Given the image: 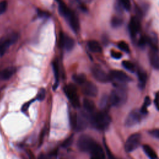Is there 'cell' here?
<instances>
[{"label":"cell","instance_id":"10","mask_svg":"<svg viewBox=\"0 0 159 159\" xmlns=\"http://www.w3.org/2000/svg\"><path fill=\"white\" fill-rule=\"evenodd\" d=\"M112 80L116 81L119 83H125L132 81V79L129 76L125 73L120 70H112L109 73Z\"/></svg>","mask_w":159,"mask_h":159},{"label":"cell","instance_id":"41","mask_svg":"<svg viewBox=\"0 0 159 159\" xmlns=\"http://www.w3.org/2000/svg\"><path fill=\"white\" fill-rule=\"evenodd\" d=\"M61 1H62V0H56V1H57V2H59Z\"/></svg>","mask_w":159,"mask_h":159},{"label":"cell","instance_id":"19","mask_svg":"<svg viewBox=\"0 0 159 159\" xmlns=\"http://www.w3.org/2000/svg\"><path fill=\"white\" fill-rule=\"evenodd\" d=\"M88 47L89 49L94 53H99L102 51L101 45L96 40H90L88 42Z\"/></svg>","mask_w":159,"mask_h":159},{"label":"cell","instance_id":"17","mask_svg":"<svg viewBox=\"0 0 159 159\" xmlns=\"http://www.w3.org/2000/svg\"><path fill=\"white\" fill-rule=\"evenodd\" d=\"M16 68L13 66L7 67L0 72V80H9L16 72Z\"/></svg>","mask_w":159,"mask_h":159},{"label":"cell","instance_id":"4","mask_svg":"<svg viewBox=\"0 0 159 159\" xmlns=\"http://www.w3.org/2000/svg\"><path fill=\"white\" fill-rule=\"evenodd\" d=\"M96 142L92 137L87 135H81L77 142V146L80 150L84 152H90Z\"/></svg>","mask_w":159,"mask_h":159},{"label":"cell","instance_id":"2","mask_svg":"<svg viewBox=\"0 0 159 159\" xmlns=\"http://www.w3.org/2000/svg\"><path fill=\"white\" fill-rule=\"evenodd\" d=\"M111 121V117L106 111L93 112L89 116V123L94 128L99 130L107 129Z\"/></svg>","mask_w":159,"mask_h":159},{"label":"cell","instance_id":"33","mask_svg":"<svg viewBox=\"0 0 159 159\" xmlns=\"http://www.w3.org/2000/svg\"><path fill=\"white\" fill-rule=\"evenodd\" d=\"M147 43H148V37H142L139 42V45L140 47H145Z\"/></svg>","mask_w":159,"mask_h":159},{"label":"cell","instance_id":"24","mask_svg":"<svg viewBox=\"0 0 159 159\" xmlns=\"http://www.w3.org/2000/svg\"><path fill=\"white\" fill-rule=\"evenodd\" d=\"M111 25L114 28L119 27L121 26L122 24H123V19L119 17H114L111 19Z\"/></svg>","mask_w":159,"mask_h":159},{"label":"cell","instance_id":"20","mask_svg":"<svg viewBox=\"0 0 159 159\" xmlns=\"http://www.w3.org/2000/svg\"><path fill=\"white\" fill-rule=\"evenodd\" d=\"M83 107L88 113L91 114L94 112V111L95 109V105L93 101L89 99H84L83 100Z\"/></svg>","mask_w":159,"mask_h":159},{"label":"cell","instance_id":"29","mask_svg":"<svg viewBox=\"0 0 159 159\" xmlns=\"http://www.w3.org/2000/svg\"><path fill=\"white\" fill-rule=\"evenodd\" d=\"M70 124L71 127L73 129L76 128V123H77V114L76 113H73L70 115Z\"/></svg>","mask_w":159,"mask_h":159},{"label":"cell","instance_id":"21","mask_svg":"<svg viewBox=\"0 0 159 159\" xmlns=\"http://www.w3.org/2000/svg\"><path fill=\"white\" fill-rule=\"evenodd\" d=\"M143 150L145 153V154L147 155V157H149L150 158L154 159L157 158L156 152L153 150V148L150 146L148 145H143Z\"/></svg>","mask_w":159,"mask_h":159},{"label":"cell","instance_id":"27","mask_svg":"<svg viewBox=\"0 0 159 159\" xmlns=\"http://www.w3.org/2000/svg\"><path fill=\"white\" fill-rule=\"evenodd\" d=\"M118 47L122 51H124L125 53H129L130 48L127 43L125 42L121 41L118 43Z\"/></svg>","mask_w":159,"mask_h":159},{"label":"cell","instance_id":"34","mask_svg":"<svg viewBox=\"0 0 159 159\" xmlns=\"http://www.w3.org/2000/svg\"><path fill=\"white\" fill-rule=\"evenodd\" d=\"M73 136H70L69 137H68L62 143V146L63 147H68L69 146L71 145V144L73 142Z\"/></svg>","mask_w":159,"mask_h":159},{"label":"cell","instance_id":"3","mask_svg":"<svg viewBox=\"0 0 159 159\" xmlns=\"http://www.w3.org/2000/svg\"><path fill=\"white\" fill-rule=\"evenodd\" d=\"M58 11L61 16L64 17L66 20L72 30L74 32H77L80 29V23L75 13L66 5L63 0L58 2Z\"/></svg>","mask_w":159,"mask_h":159},{"label":"cell","instance_id":"14","mask_svg":"<svg viewBox=\"0 0 159 159\" xmlns=\"http://www.w3.org/2000/svg\"><path fill=\"white\" fill-rule=\"evenodd\" d=\"M60 45L63 47L67 51L71 50L75 46L74 40L68 35H65L63 34L61 35L60 39Z\"/></svg>","mask_w":159,"mask_h":159},{"label":"cell","instance_id":"16","mask_svg":"<svg viewBox=\"0 0 159 159\" xmlns=\"http://www.w3.org/2000/svg\"><path fill=\"white\" fill-rule=\"evenodd\" d=\"M140 29V23L135 17H132L129 24V30L132 37H135Z\"/></svg>","mask_w":159,"mask_h":159},{"label":"cell","instance_id":"6","mask_svg":"<svg viewBox=\"0 0 159 159\" xmlns=\"http://www.w3.org/2000/svg\"><path fill=\"white\" fill-rule=\"evenodd\" d=\"M141 141V135L138 133L133 134L127 139L124 148L127 152H131L135 150L140 145Z\"/></svg>","mask_w":159,"mask_h":159},{"label":"cell","instance_id":"22","mask_svg":"<svg viewBox=\"0 0 159 159\" xmlns=\"http://www.w3.org/2000/svg\"><path fill=\"white\" fill-rule=\"evenodd\" d=\"M73 81L78 84L83 85L86 82V77L84 74H75L73 76Z\"/></svg>","mask_w":159,"mask_h":159},{"label":"cell","instance_id":"31","mask_svg":"<svg viewBox=\"0 0 159 159\" xmlns=\"http://www.w3.org/2000/svg\"><path fill=\"white\" fill-rule=\"evenodd\" d=\"M7 8V2L6 0L0 1V15L6 12Z\"/></svg>","mask_w":159,"mask_h":159},{"label":"cell","instance_id":"5","mask_svg":"<svg viewBox=\"0 0 159 159\" xmlns=\"http://www.w3.org/2000/svg\"><path fill=\"white\" fill-rule=\"evenodd\" d=\"M64 92L73 106L78 107L80 106V100L76 86L73 84H69L64 88Z\"/></svg>","mask_w":159,"mask_h":159},{"label":"cell","instance_id":"18","mask_svg":"<svg viewBox=\"0 0 159 159\" xmlns=\"http://www.w3.org/2000/svg\"><path fill=\"white\" fill-rule=\"evenodd\" d=\"M138 76V80H139V87L140 89H142L145 88V84L147 80V73L141 70H139L137 72Z\"/></svg>","mask_w":159,"mask_h":159},{"label":"cell","instance_id":"39","mask_svg":"<svg viewBox=\"0 0 159 159\" xmlns=\"http://www.w3.org/2000/svg\"><path fill=\"white\" fill-rule=\"evenodd\" d=\"M77 1H78V2L80 4H86L91 2L93 0H77Z\"/></svg>","mask_w":159,"mask_h":159},{"label":"cell","instance_id":"26","mask_svg":"<svg viewBox=\"0 0 159 159\" xmlns=\"http://www.w3.org/2000/svg\"><path fill=\"white\" fill-rule=\"evenodd\" d=\"M53 71H54V74H55V86L57 87L58 86V66L57 63L56 62H53Z\"/></svg>","mask_w":159,"mask_h":159},{"label":"cell","instance_id":"23","mask_svg":"<svg viewBox=\"0 0 159 159\" xmlns=\"http://www.w3.org/2000/svg\"><path fill=\"white\" fill-rule=\"evenodd\" d=\"M150 103H151L150 98L148 96H146L145 99H144L143 104V105H142V106L140 109V111L144 115H146L147 114V107L150 105Z\"/></svg>","mask_w":159,"mask_h":159},{"label":"cell","instance_id":"36","mask_svg":"<svg viewBox=\"0 0 159 159\" xmlns=\"http://www.w3.org/2000/svg\"><path fill=\"white\" fill-rule=\"evenodd\" d=\"M149 134L152 137L159 139V129H153L149 132Z\"/></svg>","mask_w":159,"mask_h":159},{"label":"cell","instance_id":"32","mask_svg":"<svg viewBox=\"0 0 159 159\" xmlns=\"http://www.w3.org/2000/svg\"><path fill=\"white\" fill-rule=\"evenodd\" d=\"M120 4L123 8L126 11H129L131 7L130 0H120Z\"/></svg>","mask_w":159,"mask_h":159},{"label":"cell","instance_id":"30","mask_svg":"<svg viewBox=\"0 0 159 159\" xmlns=\"http://www.w3.org/2000/svg\"><path fill=\"white\" fill-rule=\"evenodd\" d=\"M37 13L39 17H48L50 16V14L46 11H43L42 9H37Z\"/></svg>","mask_w":159,"mask_h":159},{"label":"cell","instance_id":"11","mask_svg":"<svg viewBox=\"0 0 159 159\" xmlns=\"http://www.w3.org/2000/svg\"><path fill=\"white\" fill-rule=\"evenodd\" d=\"M89 122V116L84 112H80L77 114V123L75 129L78 131L84 130Z\"/></svg>","mask_w":159,"mask_h":159},{"label":"cell","instance_id":"9","mask_svg":"<svg viewBox=\"0 0 159 159\" xmlns=\"http://www.w3.org/2000/svg\"><path fill=\"white\" fill-rule=\"evenodd\" d=\"M91 72L94 78L101 83H107L111 80L109 74H107L99 66H94L91 68Z\"/></svg>","mask_w":159,"mask_h":159},{"label":"cell","instance_id":"15","mask_svg":"<svg viewBox=\"0 0 159 159\" xmlns=\"http://www.w3.org/2000/svg\"><path fill=\"white\" fill-rule=\"evenodd\" d=\"M91 157L92 158L94 159H102L105 158V155L104 150L101 146L98 143L95 144L93 148L90 151Z\"/></svg>","mask_w":159,"mask_h":159},{"label":"cell","instance_id":"38","mask_svg":"<svg viewBox=\"0 0 159 159\" xmlns=\"http://www.w3.org/2000/svg\"><path fill=\"white\" fill-rule=\"evenodd\" d=\"M154 104L157 111H159V91L157 92L155 94L154 99Z\"/></svg>","mask_w":159,"mask_h":159},{"label":"cell","instance_id":"8","mask_svg":"<svg viewBox=\"0 0 159 159\" xmlns=\"http://www.w3.org/2000/svg\"><path fill=\"white\" fill-rule=\"evenodd\" d=\"M144 114L140 111V110L134 109L130 111L125 120V125L127 127H132L138 123H139Z\"/></svg>","mask_w":159,"mask_h":159},{"label":"cell","instance_id":"1","mask_svg":"<svg viewBox=\"0 0 159 159\" xmlns=\"http://www.w3.org/2000/svg\"><path fill=\"white\" fill-rule=\"evenodd\" d=\"M127 94L124 83H117L115 85V89H113L109 96V105L112 106H120L127 101Z\"/></svg>","mask_w":159,"mask_h":159},{"label":"cell","instance_id":"12","mask_svg":"<svg viewBox=\"0 0 159 159\" xmlns=\"http://www.w3.org/2000/svg\"><path fill=\"white\" fill-rule=\"evenodd\" d=\"M149 60L153 68L159 70V53L158 48L151 47L149 52Z\"/></svg>","mask_w":159,"mask_h":159},{"label":"cell","instance_id":"7","mask_svg":"<svg viewBox=\"0 0 159 159\" xmlns=\"http://www.w3.org/2000/svg\"><path fill=\"white\" fill-rule=\"evenodd\" d=\"M18 37L17 33H12L0 40V56L3 55L7 48L17 42Z\"/></svg>","mask_w":159,"mask_h":159},{"label":"cell","instance_id":"28","mask_svg":"<svg viewBox=\"0 0 159 159\" xmlns=\"http://www.w3.org/2000/svg\"><path fill=\"white\" fill-rule=\"evenodd\" d=\"M109 104V96L106 95H104L100 101V106L101 108H106L107 106Z\"/></svg>","mask_w":159,"mask_h":159},{"label":"cell","instance_id":"25","mask_svg":"<svg viewBox=\"0 0 159 159\" xmlns=\"http://www.w3.org/2000/svg\"><path fill=\"white\" fill-rule=\"evenodd\" d=\"M123 67L126 69L127 70L130 71V72H134L135 71V66L134 65V63H132V62L129 61H127V60H124L122 61V63Z\"/></svg>","mask_w":159,"mask_h":159},{"label":"cell","instance_id":"40","mask_svg":"<svg viewBox=\"0 0 159 159\" xmlns=\"http://www.w3.org/2000/svg\"><path fill=\"white\" fill-rule=\"evenodd\" d=\"M29 102L28 103H25V104H24V106L22 107V111L25 112L27 110V109L29 107Z\"/></svg>","mask_w":159,"mask_h":159},{"label":"cell","instance_id":"13","mask_svg":"<svg viewBox=\"0 0 159 159\" xmlns=\"http://www.w3.org/2000/svg\"><path fill=\"white\" fill-rule=\"evenodd\" d=\"M83 87V93L90 97H95L98 94V88L97 86L91 82H86Z\"/></svg>","mask_w":159,"mask_h":159},{"label":"cell","instance_id":"37","mask_svg":"<svg viewBox=\"0 0 159 159\" xmlns=\"http://www.w3.org/2000/svg\"><path fill=\"white\" fill-rule=\"evenodd\" d=\"M111 57L115 59H119L122 57V54L114 50H111Z\"/></svg>","mask_w":159,"mask_h":159},{"label":"cell","instance_id":"35","mask_svg":"<svg viewBox=\"0 0 159 159\" xmlns=\"http://www.w3.org/2000/svg\"><path fill=\"white\" fill-rule=\"evenodd\" d=\"M45 91L44 89H41V90L39 92L38 94H37V99L39 101H42L43 100V99L45 98Z\"/></svg>","mask_w":159,"mask_h":159}]
</instances>
